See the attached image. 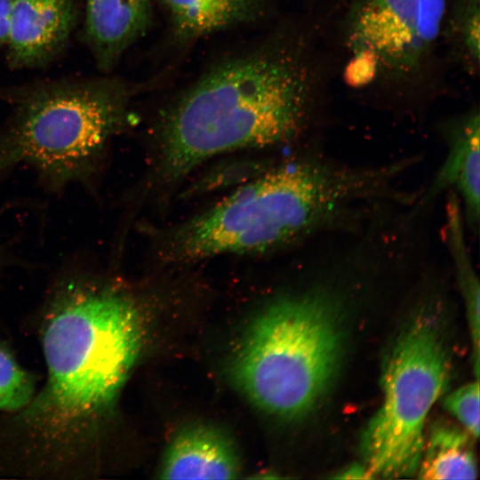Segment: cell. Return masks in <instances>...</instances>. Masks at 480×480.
Wrapping results in <instances>:
<instances>
[{
    "label": "cell",
    "mask_w": 480,
    "mask_h": 480,
    "mask_svg": "<svg viewBox=\"0 0 480 480\" xmlns=\"http://www.w3.org/2000/svg\"><path fill=\"white\" fill-rule=\"evenodd\" d=\"M39 339L45 379L25 407L0 414V476L89 478L141 349L139 308L120 285L72 265L46 292Z\"/></svg>",
    "instance_id": "1"
},
{
    "label": "cell",
    "mask_w": 480,
    "mask_h": 480,
    "mask_svg": "<svg viewBox=\"0 0 480 480\" xmlns=\"http://www.w3.org/2000/svg\"><path fill=\"white\" fill-rule=\"evenodd\" d=\"M312 38L272 40L220 61L163 117L155 177L174 184L220 154L283 146L315 124L326 66Z\"/></svg>",
    "instance_id": "2"
},
{
    "label": "cell",
    "mask_w": 480,
    "mask_h": 480,
    "mask_svg": "<svg viewBox=\"0 0 480 480\" xmlns=\"http://www.w3.org/2000/svg\"><path fill=\"white\" fill-rule=\"evenodd\" d=\"M400 167L346 163L315 148L288 157L177 226L164 259L263 253L355 229L398 196Z\"/></svg>",
    "instance_id": "3"
},
{
    "label": "cell",
    "mask_w": 480,
    "mask_h": 480,
    "mask_svg": "<svg viewBox=\"0 0 480 480\" xmlns=\"http://www.w3.org/2000/svg\"><path fill=\"white\" fill-rule=\"evenodd\" d=\"M132 89L117 78L80 77L16 91L0 127V180L26 167L47 191L94 192L110 145L128 123Z\"/></svg>",
    "instance_id": "4"
},
{
    "label": "cell",
    "mask_w": 480,
    "mask_h": 480,
    "mask_svg": "<svg viewBox=\"0 0 480 480\" xmlns=\"http://www.w3.org/2000/svg\"><path fill=\"white\" fill-rule=\"evenodd\" d=\"M274 300L253 320L231 363V375L263 412L294 418L311 410L333 380L343 352V294L330 282Z\"/></svg>",
    "instance_id": "5"
},
{
    "label": "cell",
    "mask_w": 480,
    "mask_h": 480,
    "mask_svg": "<svg viewBox=\"0 0 480 480\" xmlns=\"http://www.w3.org/2000/svg\"><path fill=\"white\" fill-rule=\"evenodd\" d=\"M446 0H352L340 21L346 84L394 112H420L439 84Z\"/></svg>",
    "instance_id": "6"
},
{
    "label": "cell",
    "mask_w": 480,
    "mask_h": 480,
    "mask_svg": "<svg viewBox=\"0 0 480 480\" xmlns=\"http://www.w3.org/2000/svg\"><path fill=\"white\" fill-rule=\"evenodd\" d=\"M448 375V354L437 324L420 315L388 356L382 404L363 436L365 467L372 476L405 477L418 471L424 423Z\"/></svg>",
    "instance_id": "7"
},
{
    "label": "cell",
    "mask_w": 480,
    "mask_h": 480,
    "mask_svg": "<svg viewBox=\"0 0 480 480\" xmlns=\"http://www.w3.org/2000/svg\"><path fill=\"white\" fill-rule=\"evenodd\" d=\"M444 157L415 203L429 209L447 192L459 198L467 227L473 231L480 217V113L477 106L445 118L438 124Z\"/></svg>",
    "instance_id": "8"
},
{
    "label": "cell",
    "mask_w": 480,
    "mask_h": 480,
    "mask_svg": "<svg viewBox=\"0 0 480 480\" xmlns=\"http://www.w3.org/2000/svg\"><path fill=\"white\" fill-rule=\"evenodd\" d=\"M76 0H14L6 43L12 68H34L52 60L75 25Z\"/></svg>",
    "instance_id": "9"
},
{
    "label": "cell",
    "mask_w": 480,
    "mask_h": 480,
    "mask_svg": "<svg viewBox=\"0 0 480 480\" xmlns=\"http://www.w3.org/2000/svg\"><path fill=\"white\" fill-rule=\"evenodd\" d=\"M237 450L221 430L193 425L169 443L159 469L163 479H233L240 473Z\"/></svg>",
    "instance_id": "10"
},
{
    "label": "cell",
    "mask_w": 480,
    "mask_h": 480,
    "mask_svg": "<svg viewBox=\"0 0 480 480\" xmlns=\"http://www.w3.org/2000/svg\"><path fill=\"white\" fill-rule=\"evenodd\" d=\"M153 0H85L84 36L98 68L110 71L148 30Z\"/></svg>",
    "instance_id": "11"
},
{
    "label": "cell",
    "mask_w": 480,
    "mask_h": 480,
    "mask_svg": "<svg viewBox=\"0 0 480 480\" xmlns=\"http://www.w3.org/2000/svg\"><path fill=\"white\" fill-rule=\"evenodd\" d=\"M174 31L194 39L257 17L261 0H164Z\"/></svg>",
    "instance_id": "12"
},
{
    "label": "cell",
    "mask_w": 480,
    "mask_h": 480,
    "mask_svg": "<svg viewBox=\"0 0 480 480\" xmlns=\"http://www.w3.org/2000/svg\"><path fill=\"white\" fill-rule=\"evenodd\" d=\"M468 431L450 426H437L423 450L419 467L423 479H475L476 461Z\"/></svg>",
    "instance_id": "13"
},
{
    "label": "cell",
    "mask_w": 480,
    "mask_h": 480,
    "mask_svg": "<svg viewBox=\"0 0 480 480\" xmlns=\"http://www.w3.org/2000/svg\"><path fill=\"white\" fill-rule=\"evenodd\" d=\"M441 36L452 60L469 75H476L480 60V0H454L447 4Z\"/></svg>",
    "instance_id": "14"
},
{
    "label": "cell",
    "mask_w": 480,
    "mask_h": 480,
    "mask_svg": "<svg viewBox=\"0 0 480 480\" xmlns=\"http://www.w3.org/2000/svg\"><path fill=\"white\" fill-rule=\"evenodd\" d=\"M36 380L0 340V414L14 413L25 407L36 391Z\"/></svg>",
    "instance_id": "15"
},
{
    "label": "cell",
    "mask_w": 480,
    "mask_h": 480,
    "mask_svg": "<svg viewBox=\"0 0 480 480\" xmlns=\"http://www.w3.org/2000/svg\"><path fill=\"white\" fill-rule=\"evenodd\" d=\"M447 411L474 438L479 436V384L476 379L451 393L444 400Z\"/></svg>",
    "instance_id": "16"
},
{
    "label": "cell",
    "mask_w": 480,
    "mask_h": 480,
    "mask_svg": "<svg viewBox=\"0 0 480 480\" xmlns=\"http://www.w3.org/2000/svg\"><path fill=\"white\" fill-rule=\"evenodd\" d=\"M14 0H0V49L6 46Z\"/></svg>",
    "instance_id": "17"
},
{
    "label": "cell",
    "mask_w": 480,
    "mask_h": 480,
    "mask_svg": "<svg viewBox=\"0 0 480 480\" xmlns=\"http://www.w3.org/2000/svg\"><path fill=\"white\" fill-rule=\"evenodd\" d=\"M339 478H371L372 474L366 467L352 466L341 472V475L337 476Z\"/></svg>",
    "instance_id": "18"
},
{
    "label": "cell",
    "mask_w": 480,
    "mask_h": 480,
    "mask_svg": "<svg viewBox=\"0 0 480 480\" xmlns=\"http://www.w3.org/2000/svg\"><path fill=\"white\" fill-rule=\"evenodd\" d=\"M8 260H11L9 253L6 252L4 245L0 243V272L5 268Z\"/></svg>",
    "instance_id": "19"
}]
</instances>
